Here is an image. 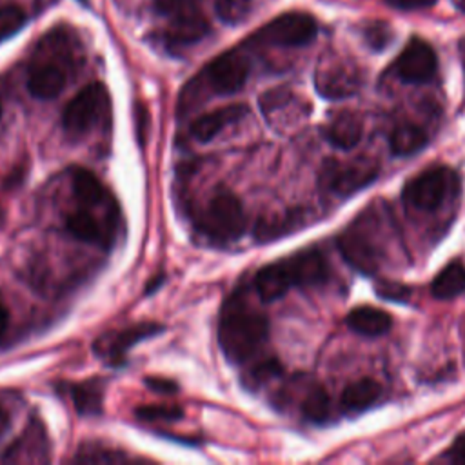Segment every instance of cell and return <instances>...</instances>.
<instances>
[{
	"label": "cell",
	"instance_id": "1",
	"mask_svg": "<svg viewBox=\"0 0 465 465\" xmlns=\"http://www.w3.org/2000/svg\"><path fill=\"white\" fill-rule=\"evenodd\" d=\"M267 318L249 307L243 292H234L222 307L218 322V341L225 358L232 363L249 360L267 340Z\"/></svg>",
	"mask_w": 465,
	"mask_h": 465
},
{
	"label": "cell",
	"instance_id": "2",
	"mask_svg": "<svg viewBox=\"0 0 465 465\" xmlns=\"http://www.w3.org/2000/svg\"><path fill=\"white\" fill-rule=\"evenodd\" d=\"M198 229L209 242L223 245L242 236L245 213L242 202L229 191L216 193L198 218Z\"/></svg>",
	"mask_w": 465,
	"mask_h": 465
},
{
	"label": "cell",
	"instance_id": "3",
	"mask_svg": "<svg viewBox=\"0 0 465 465\" xmlns=\"http://www.w3.org/2000/svg\"><path fill=\"white\" fill-rule=\"evenodd\" d=\"M458 189V176L452 169L429 167L411 178L403 187V202L420 211L438 209Z\"/></svg>",
	"mask_w": 465,
	"mask_h": 465
},
{
	"label": "cell",
	"instance_id": "4",
	"mask_svg": "<svg viewBox=\"0 0 465 465\" xmlns=\"http://www.w3.org/2000/svg\"><path fill=\"white\" fill-rule=\"evenodd\" d=\"M378 176V163L371 158H352L347 162L329 158L320 169V185L338 196H349Z\"/></svg>",
	"mask_w": 465,
	"mask_h": 465
},
{
	"label": "cell",
	"instance_id": "5",
	"mask_svg": "<svg viewBox=\"0 0 465 465\" xmlns=\"http://www.w3.org/2000/svg\"><path fill=\"white\" fill-rule=\"evenodd\" d=\"M109 111V93L104 84L94 82L78 91L62 114L64 129L69 134H85Z\"/></svg>",
	"mask_w": 465,
	"mask_h": 465
},
{
	"label": "cell",
	"instance_id": "6",
	"mask_svg": "<svg viewBox=\"0 0 465 465\" xmlns=\"http://www.w3.org/2000/svg\"><path fill=\"white\" fill-rule=\"evenodd\" d=\"M318 33L316 20L300 11L283 13L265 24L254 36L256 42L280 45V47H298L314 40Z\"/></svg>",
	"mask_w": 465,
	"mask_h": 465
},
{
	"label": "cell",
	"instance_id": "7",
	"mask_svg": "<svg viewBox=\"0 0 465 465\" xmlns=\"http://www.w3.org/2000/svg\"><path fill=\"white\" fill-rule=\"evenodd\" d=\"M338 249L343 258L360 272L372 274L381 263V247L369 234L363 220H358L338 236Z\"/></svg>",
	"mask_w": 465,
	"mask_h": 465
},
{
	"label": "cell",
	"instance_id": "8",
	"mask_svg": "<svg viewBox=\"0 0 465 465\" xmlns=\"http://www.w3.org/2000/svg\"><path fill=\"white\" fill-rule=\"evenodd\" d=\"M316 89L325 98L351 96L360 85V74L352 62L340 56L323 58L316 69Z\"/></svg>",
	"mask_w": 465,
	"mask_h": 465
},
{
	"label": "cell",
	"instance_id": "9",
	"mask_svg": "<svg viewBox=\"0 0 465 465\" xmlns=\"http://www.w3.org/2000/svg\"><path fill=\"white\" fill-rule=\"evenodd\" d=\"M436 65L434 49L425 40L412 38L394 60L392 71L403 82L423 84L434 76Z\"/></svg>",
	"mask_w": 465,
	"mask_h": 465
},
{
	"label": "cell",
	"instance_id": "10",
	"mask_svg": "<svg viewBox=\"0 0 465 465\" xmlns=\"http://www.w3.org/2000/svg\"><path fill=\"white\" fill-rule=\"evenodd\" d=\"M247 76L249 60L236 51H227L216 56L205 69L207 84L218 94H231L240 91Z\"/></svg>",
	"mask_w": 465,
	"mask_h": 465
},
{
	"label": "cell",
	"instance_id": "11",
	"mask_svg": "<svg viewBox=\"0 0 465 465\" xmlns=\"http://www.w3.org/2000/svg\"><path fill=\"white\" fill-rule=\"evenodd\" d=\"M163 327L154 322H142L136 325H129L125 329H120L116 332H107L104 334L96 343L94 351L98 356L107 360L111 365H120L124 361L125 352L138 341L154 336L160 332Z\"/></svg>",
	"mask_w": 465,
	"mask_h": 465
},
{
	"label": "cell",
	"instance_id": "12",
	"mask_svg": "<svg viewBox=\"0 0 465 465\" xmlns=\"http://www.w3.org/2000/svg\"><path fill=\"white\" fill-rule=\"evenodd\" d=\"M114 227L116 222L109 218H100L91 211V207H78L76 211H71L65 218V229L69 234H73L80 242L87 243H98V245H111L114 238Z\"/></svg>",
	"mask_w": 465,
	"mask_h": 465
},
{
	"label": "cell",
	"instance_id": "13",
	"mask_svg": "<svg viewBox=\"0 0 465 465\" xmlns=\"http://www.w3.org/2000/svg\"><path fill=\"white\" fill-rule=\"evenodd\" d=\"M292 285L314 287L329 278V263L318 249H305L283 260Z\"/></svg>",
	"mask_w": 465,
	"mask_h": 465
},
{
	"label": "cell",
	"instance_id": "14",
	"mask_svg": "<svg viewBox=\"0 0 465 465\" xmlns=\"http://www.w3.org/2000/svg\"><path fill=\"white\" fill-rule=\"evenodd\" d=\"M207 18L194 7L178 11L163 31V40L171 47H183L200 42L209 33Z\"/></svg>",
	"mask_w": 465,
	"mask_h": 465
},
{
	"label": "cell",
	"instance_id": "15",
	"mask_svg": "<svg viewBox=\"0 0 465 465\" xmlns=\"http://www.w3.org/2000/svg\"><path fill=\"white\" fill-rule=\"evenodd\" d=\"M49 438L40 420H31L25 430L2 454L4 461H45Z\"/></svg>",
	"mask_w": 465,
	"mask_h": 465
},
{
	"label": "cell",
	"instance_id": "16",
	"mask_svg": "<svg viewBox=\"0 0 465 465\" xmlns=\"http://www.w3.org/2000/svg\"><path fill=\"white\" fill-rule=\"evenodd\" d=\"M71 187L73 194L85 207H98L104 211H118V205L109 193V189L100 182L96 174L84 167L71 169Z\"/></svg>",
	"mask_w": 465,
	"mask_h": 465
},
{
	"label": "cell",
	"instance_id": "17",
	"mask_svg": "<svg viewBox=\"0 0 465 465\" xmlns=\"http://www.w3.org/2000/svg\"><path fill=\"white\" fill-rule=\"evenodd\" d=\"M65 82L67 73L58 64L49 60L35 62L27 74V89L40 100H49L60 94V91L65 87Z\"/></svg>",
	"mask_w": 465,
	"mask_h": 465
},
{
	"label": "cell",
	"instance_id": "18",
	"mask_svg": "<svg viewBox=\"0 0 465 465\" xmlns=\"http://www.w3.org/2000/svg\"><path fill=\"white\" fill-rule=\"evenodd\" d=\"M249 113V107L243 104H231L225 107H218L211 113L202 114L191 124V134L200 142L213 140L223 127L240 122Z\"/></svg>",
	"mask_w": 465,
	"mask_h": 465
},
{
	"label": "cell",
	"instance_id": "19",
	"mask_svg": "<svg viewBox=\"0 0 465 465\" xmlns=\"http://www.w3.org/2000/svg\"><path fill=\"white\" fill-rule=\"evenodd\" d=\"M323 134L332 145L340 149H351L361 140L363 125L354 113L341 111L327 122V125L323 127Z\"/></svg>",
	"mask_w": 465,
	"mask_h": 465
},
{
	"label": "cell",
	"instance_id": "20",
	"mask_svg": "<svg viewBox=\"0 0 465 465\" xmlns=\"http://www.w3.org/2000/svg\"><path fill=\"white\" fill-rule=\"evenodd\" d=\"M254 287L263 302H274L282 298L292 287L283 260L262 267L254 276Z\"/></svg>",
	"mask_w": 465,
	"mask_h": 465
},
{
	"label": "cell",
	"instance_id": "21",
	"mask_svg": "<svg viewBox=\"0 0 465 465\" xmlns=\"http://www.w3.org/2000/svg\"><path fill=\"white\" fill-rule=\"evenodd\" d=\"M347 325L354 332L363 336H381L391 329L392 318L381 309L363 305V307L352 309L347 314Z\"/></svg>",
	"mask_w": 465,
	"mask_h": 465
},
{
	"label": "cell",
	"instance_id": "22",
	"mask_svg": "<svg viewBox=\"0 0 465 465\" xmlns=\"http://www.w3.org/2000/svg\"><path fill=\"white\" fill-rule=\"evenodd\" d=\"M73 398V403L76 411L84 416H94L102 412L104 403V389L100 381L91 380L84 383H73L65 387Z\"/></svg>",
	"mask_w": 465,
	"mask_h": 465
},
{
	"label": "cell",
	"instance_id": "23",
	"mask_svg": "<svg viewBox=\"0 0 465 465\" xmlns=\"http://www.w3.org/2000/svg\"><path fill=\"white\" fill-rule=\"evenodd\" d=\"M427 143L425 131L411 122H403L396 125L391 133V149L398 156L414 154L416 151L423 149Z\"/></svg>",
	"mask_w": 465,
	"mask_h": 465
},
{
	"label": "cell",
	"instance_id": "24",
	"mask_svg": "<svg viewBox=\"0 0 465 465\" xmlns=\"http://www.w3.org/2000/svg\"><path fill=\"white\" fill-rule=\"evenodd\" d=\"M430 291L440 300H449L465 291V267L460 262L445 265L434 278Z\"/></svg>",
	"mask_w": 465,
	"mask_h": 465
},
{
	"label": "cell",
	"instance_id": "25",
	"mask_svg": "<svg viewBox=\"0 0 465 465\" xmlns=\"http://www.w3.org/2000/svg\"><path fill=\"white\" fill-rule=\"evenodd\" d=\"M381 394V387L371 380L361 378L349 383L341 394V405L349 411H361L371 407Z\"/></svg>",
	"mask_w": 465,
	"mask_h": 465
},
{
	"label": "cell",
	"instance_id": "26",
	"mask_svg": "<svg viewBox=\"0 0 465 465\" xmlns=\"http://www.w3.org/2000/svg\"><path fill=\"white\" fill-rule=\"evenodd\" d=\"M300 222H302L300 213H292L289 216H271V218L265 216V218L258 220L254 234L260 242H269V240H274L282 234H287L296 225H300Z\"/></svg>",
	"mask_w": 465,
	"mask_h": 465
},
{
	"label": "cell",
	"instance_id": "27",
	"mask_svg": "<svg viewBox=\"0 0 465 465\" xmlns=\"http://www.w3.org/2000/svg\"><path fill=\"white\" fill-rule=\"evenodd\" d=\"M302 412L309 421L323 423L331 414V398L322 385H314L307 391L302 401Z\"/></svg>",
	"mask_w": 465,
	"mask_h": 465
},
{
	"label": "cell",
	"instance_id": "28",
	"mask_svg": "<svg viewBox=\"0 0 465 465\" xmlns=\"http://www.w3.org/2000/svg\"><path fill=\"white\" fill-rule=\"evenodd\" d=\"M282 372V363L278 358H263L260 361H256L254 365H251L243 376H242V383L245 389L249 391H256L262 385H265L271 378L278 376Z\"/></svg>",
	"mask_w": 465,
	"mask_h": 465
},
{
	"label": "cell",
	"instance_id": "29",
	"mask_svg": "<svg viewBox=\"0 0 465 465\" xmlns=\"http://www.w3.org/2000/svg\"><path fill=\"white\" fill-rule=\"evenodd\" d=\"M25 25V13L22 7L9 4L0 7V40L11 38Z\"/></svg>",
	"mask_w": 465,
	"mask_h": 465
},
{
	"label": "cell",
	"instance_id": "30",
	"mask_svg": "<svg viewBox=\"0 0 465 465\" xmlns=\"http://www.w3.org/2000/svg\"><path fill=\"white\" fill-rule=\"evenodd\" d=\"M136 416L143 421H174L183 416V411L176 405H140Z\"/></svg>",
	"mask_w": 465,
	"mask_h": 465
},
{
	"label": "cell",
	"instance_id": "31",
	"mask_svg": "<svg viewBox=\"0 0 465 465\" xmlns=\"http://www.w3.org/2000/svg\"><path fill=\"white\" fill-rule=\"evenodd\" d=\"M249 7L251 0H214L216 15L227 24H236L242 18H245Z\"/></svg>",
	"mask_w": 465,
	"mask_h": 465
},
{
	"label": "cell",
	"instance_id": "32",
	"mask_svg": "<svg viewBox=\"0 0 465 465\" xmlns=\"http://www.w3.org/2000/svg\"><path fill=\"white\" fill-rule=\"evenodd\" d=\"M376 292L381 298L387 300H394V302H405L411 296V289L394 282H381L380 285H376Z\"/></svg>",
	"mask_w": 465,
	"mask_h": 465
},
{
	"label": "cell",
	"instance_id": "33",
	"mask_svg": "<svg viewBox=\"0 0 465 465\" xmlns=\"http://www.w3.org/2000/svg\"><path fill=\"white\" fill-rule=\"evenodd\" d=\"M196 2L198 0H154V5H156V11L163 15H174L178 11L193 7Z\"/></svg>",
	"mask_w": 465,
	"mask_h": 465
},
{
	"label": "cell",
	"instance_id": "34",
	"mask_svg": "<svg viewBox=\"0 0 465 465\" xmlns=\"http://www.w3.org/2000/svg\"><path fill=\"white\" fill-rule=\"evenodd\" d=\"M367 40L374 49H381L387 42H389V31L385 24H374L369 31H367Z\"/></svg>",
	"mask_w": 465,
	"mask_h": 465
},
{
	"label": "cell",
	"instance_id": "35",
	"mask_svg": "<svg viewBox=\"0 0 465 465\" xmlns=\"http://www.w3.org/2000/svg\"><path fill=\"white\" fill-rule=\"evenodd\" d=\"M145 385L160 394H174L178 391V385L174 381L167 378H158V376H147Z\"/></svg>",
	"mask_w": 465,
	"mask_h": 465
},
{
	"label": "cell",
	"instance_id": "36",
	"mask_svg": "<svg viewBox=\"0 0 465 465\" xmlns=\"http://www.w3.org/2000/svg\"><path fill=\"white\" fill-rule=\"evenodd\" d=\"M385 2L396 9H425L434 5L438 0H385Z\"/></svg>",
	"mask_w": 465,
	"mask_h": 465
},
{
	"label": "cell",
	"instance_id": "37",
	"mask_svg": "<svg viewBox=\"0 0 465 465\" xmlns=\"http://www.w3.org/2000/svg\"><path fill=\"white\" fill-rule=\"evenodd\" d=\"M136 111H138V113H136V118H138V122H140V124L136 125V134H138L140 143L143 145V142H145L143 136H145V129H147V127H145V124H147V111H145V107H143L142 104L136 107Z\"/></svg>",
	"mask_w": 465,
	"mask_h": 465
},
{
	"label": "cell",
	"instance_id": "38",
	"mask_svg": "<svg viewBox=\"0 0 465 465\" xmlns=\"http://www.w3.org/2000/svg\"><path fill=\"white\" fill-rule=\"evenodd\" d=\"M450 456L456 463H465V434H461L450 447Z\"/></svg>",
	"mask_w": 465,
	"mask_h": 465
},
{
	"label": "cell",
	"instance_id": "39",
	"mask_svg": "<svg viewBox=\"0 0 465 465\" xmlns=\"http://www.w3.org/2000/svg\"><path fill=\"white\" fill-rule=\"evenodd\" d=\"M11 425V418H9V412L5 411V407L0 403V436L9 429Z\"/></svg>",
	"mask_w": 465,
	"mask_h": 465
},
{
	"label": "cell",
	"instance_id": "40",
	"mask_svg": "<svg viewBox=\"0 0 465 465\" xmlns=\"http://www.w3.org/2000/svg\"><path fill=\"white\" fill-rule=\"evenodd\" d=\"M5 327H7V311H5V307L0 303V341H2V338H4Z\"/></svg>",
	"mask_w": 465,
	"mask_h": 465
},
{
	"label": "cell",
	"instance_id": "41",
	"mask_svg": "<svg viewBox=\"0 0 465 465\" xmlns=\"http://www.w3.org/2000/svg\"><path fill=\"white\" fill-rule=\"evenodd\" d=\"M452 4H454L460 11H465V0H452Z\"/></svg>",
	"mask_w": 465,
	"mask_h": 465
},
{
	"label": "cell",
	"instance_id": "42",
	"mask_svg": "<svg viewBox=\"0 0 465 465\" xmlns=\"http://www.w3.org/2000/svg\"><path fill=\"white\" fill-rule=\"evenodd\" d=\"M4 223V209H2V205H0V225Z\"/></svg>",
	"mask_w": 465,
	"mask_h": 465
},
{
	"label": "cell",
	"instance_id": "43",
	"mask_svg": "<svg viewBox=\"0 0 465 465\" xmlns=\"http://www.w3.org/2000/svg\"><path fill=\"white\" fill-rule=\"evenodd\" d=\"M0 116H2V102H0Z\"/></svg>",
	"mask_w": 465,
	"mask_h": 465
}]
</instances>
